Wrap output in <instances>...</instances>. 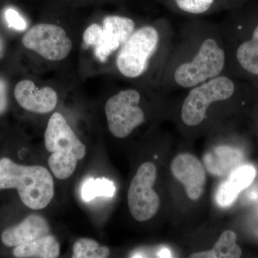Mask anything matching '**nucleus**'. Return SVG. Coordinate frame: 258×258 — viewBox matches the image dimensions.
Listing matches in <instances>:
<instances>
[{
  "mask_svg": "<svg viewBox=\"0 0 258 258\" xmlns=\"http://www.w3.org/2000/svg\"><path fill=\"white\" fill-rule=\"evenodd\" d=\"M115 186L114 183L106 178L91 179L85 181L81 189L83 200L89 202L97 197L112 198L114 196Z\"/></svg>",
  "mask_w": 258,
  "mask_h": 258,
  "instance_id": "6ab92c4d",
  "label": "nucleus"
},
{
  "mask_svg": "<svg viewBox=\"0 0 258 258\" xmlns=\"http://www.w3.org/2000/svg\"><path fill=\"white\" fill-rule=\"evenodd\" d=\"M16 189L22 203L31 210L47 208L55 194L50 171L43 166H24L8 158L0 160V190Z\"/></svg>",
  "mask_w": 258,
  "mask_h": 258,
  "instance_id": "20e7f679",
  "label": "nucleus"
},
{
  "mask_svg": "<svg viewBox=\"0 0 258 258\" xmlns=\"http://www.w3.org/2000/svg\"><path fill=\"white\" fill-rule=\"evenodd\" d=\"M242 249L237 244V235L232 230L222 232L218 240L210 250L191 254V258H239Z\"/></svg>",
  "mask_w": 258,
  "mask_h": 258,
  "instance_id": "a211bd4d",
  "label": "nucleus"
},
{
  "mask_svg": "<svg viewBox=\"0 0 258 258\" xmlns=\"http://www.w3.org/2000/svg\"><path fill=\"white\" fill-rule=\"evenodd\" d=\"M227 50L220 25L192 18L181 25L175 36L158 90H189L227 74Z\"/></svg>",
  "mask_w": 258,
  "mask_h": 258,
  "instance_id": "f257e3e1",
  "label": "nucleus"
},
{
  "mask_svg": "<svg viewBox=\"0 0 258 258\" xmlns=\"http://www.w3.org/2000/svg\"><path fill=\"white\" fill-rule=\"evenodd\" d=\"M103 28L97 24H93L83 33V40L88 46H93L94 48L99 45L101 42Z\"/></svg>",
  "mask_w": 258,
  "mask_h": 258,
  "instance_id": "412c9836",
  "label": "nucleus"
},
{
  "mask_svg": "<svg viewBox=\"0 0 258 258\" xmlns=\"http://www.w3.org/2000/svg\"><path fill=\"white\" fill-rule=\"evenodd\" d=\"M60 252V243L50 234L20 244L13 249V255L19 258H55Z\"/></svg>",
  "mask_w": 258,
  "mask_h": 258,
  "instance_id": "dca6fc26",
  "label": "nucleus"
},
{
  "mask_svg": "<svg viewBox=\"0 0 258 258\" xmlns=\"http://www.w3.org/2000/svg\"><path fill=\"white\" fill-rule=\"evenodd\" d=\"M172 24L165 18L136 28L118 51L115 67L128 79H146L158 89L175 39Z\"/></svg>",
  "mask_w": 258,
  "mask_h": 258,
  "instance_id": "f03ea898",
  "label": "nucleus"
},
{
  "mask_svg": "<svg viewBox=\"0 0 258 258\" xmlns=\"http://www.w3.org/2000/svg\"><path fill=\"white\" fill-rule=\"evenodd\" d=\"M157 177V169L152 162L141 164L131 182L128 205L131 215L138 222L151 220L159 211L160 200L153 189Z\"/></svg>",
  "mask_w": 258,
  "mask_h": 258,
  "instance_id": "6e6552de",
  "label": "nucleus"
},
{
  "mask_svg": "<svg viewBox=\"0 0 258 258\" xmlns=\"http://www.w3.org/2000/svg\"><path fill=\"white\" fill-rule=\"evenodd\" d=\"M171 10L191 18H200L225 8L227 0H169Z\"/></svg>",
  "mask_w": 258,
  "mask_h": 258,
  "instance_id": "f3484780",
  "label": "nucleus"
},
{
  "mask_svg": "<svg viewBox=\"0 0 258 258\" xmlns=\"http://www.w3.org/2000/svg\"><path fill=\"white\" fill-rule=\"evenodd\" d=\"M255 169L251 165H240L229 174L217 189L216 201L222 208H227L235 203L241 191L247 188L255 177Z\"/></svg>",
  "mask_w": 258,
  "mask_h": 258,
  "instance_id": "4468645a",
  "label": "nucleus"
},
{
  "mask_svg": "<svg viewBox=\"0 0 258 258\" xmlns=\"http://www.w3.org/2000/svg\"><path fill=\"white\" fill-rule=\"evenodd\" d=\"M110 254L108 247L101 245L97 241L89 238H81L75 242L73 248L74 258H106Z\"/></svg>",
  "mask_w": 258,
  "mask_h": 258,
  "instance_id": "aec40b11",
  "label": "nucleus"
},
{
  "mask_svg": "<svg viewBox=\"0 0 258 258\" xmlns=\"http://www.w3.org/2000/svg\"><path fill=\"white\" fill-rule=\"evenodd\" d=\"M8 106V85L6 81L0 77V115L6 111Z\"/></svg>",
  "mask_w": 258,
  "mask_h": 258,
  "instance_id": "5701e85b",
  "label": "nucleus"
},
{
  "mask_svg": "<svg viewBox=\"0 0 258 258\" xmlns=\"http://www.w3.org/2000/svg\"><path fill=\"white\" fill-rule=\"evenodd\" d=\"M24 46L47 60H63L72 50L73 43L64 29L52 24L32 27L23 38Z\"/></svg>",
  "mask_w": 258,
  "mask_h": 258,
  "instance_id": "1a4fd4ad",
  "label": "nucleus"
},
{
  "mask_svg": "<svg viewBox=\"0 0 258 258\" xmlns=\"http://www.w3.org/2000/svg\"><path fill=\"white\" fill-rule=\"evenodd\" d=\"M173 175L185 186L188 198L196 201L201 198L206 184V170L198 158L190 154H181L171 164Z\"/></svg>",
  "mask_w": 258,
  "mask_h": 258,
  "instance_id": "9b49d317",
  "label": "nucleus"
},
{
  "mask_svg": "<svg viewBox=\"0 0 258 258\" xmlns=\"http://www.w3.org/2000/svg\"><path fill=\"white\" fill-rule=\"evenodd\" d=\"M50 234L48 222L40 215L27 217L18 225L3 231L1 240L7 247H17Z\"/></svg>",
  "mask_w": 258,
  "mask_h": 258,
  "instance_id": "ddd939ff",
  "label": "nucleus"
},
{
  "mask_svg": "<svg viewBox=\"0 0 258 258\" xmlns=\"http://www.w3.org/2000/svg\"><path fill=\"white\" fill-rule=\"evenodd\" d=\"M44 139L45 149L52 154L48 164L52 174L58 179H69L86 156V146L58 112L51 115Z\"/></svg>",
  "mask_w": 258,
  "mask_h": 258,
  "instance_id": "423d86ee",
  "label": "nucleus"
},
{
  "mask_svg": "<svg viewBox=\"0 0 258 258\" xmlns=\"http://www.w3.org/2000/svg\"><path fill=\"white\" fill-rule=\"evenodd\" d=\"M158 255H159V257H170L171 253L170 252H169V249H163L159 252Z\"/></svg>",
  "mask_w": 258,
  "mask_h": 258,
  "instance_id": "b1692460",
  "label": "nucleus"
},
{
  "mask_svg": "<svg viewBox=\"0 0 258 258\" xmlns=\"http://www.w3.org/2000/svg\"><path fill=\"white\" fill-rule=\"evenodd\" d=\"M243 154L235 148L221 146L212 149L204 157L205 167L210 174L215 176L230 174L241 165Z\"/></svg>",
  "mask_w": 258,
  "mask_h": 258,
  "instance_id": "2eb2a0df",
  "label": "nucleus"
},
{
  "mask_svg": "<svg viewBox=\"0 0 258 258\" xmlns=\"http://www.w3.org/2000/svg\"><path fill=\"white\" fill-rule=\"evenodd\" d=\"M133 19L120 15H108L103 20V34L99 45L95 48L98 60L105 62L108 57L119 50L136 30Z\"/></svg>",
  "mask_w": 258,
  "mask_h": 258,
  "instance_id": "9d476101",
  "label": "nucleus"
},
{
  "mask_svg": "<svg viewBox=\"0 0 258 258\" xmlns=\"http://www.w3.org/2000/svg\"><path fill=\"white\" fill-rule=\"evenodd\" d=\"M142 96L135 88H127L108 98L105 106L107 125L113 137L124 139L146 121L140 106Z\"/></svg>",
  "mask_w": 258,
  "mask_h": 258,
  "instance_id": "0eeeda50",
  "label": "nucleus"
},
{
  "mask_svg": "<svg viewBox=\"0 0 258 258\" xmlns=\"http://www.w3.org/2000/svg\"><path fill=\"white\" fill-rule=\"evenodd\" d=\"M5 17H6L7 21L11 28L18 30H24L26 28L27 25L25 20L20 16L16 10L12 9V8L7 10Z\"/></svg>",
  "mask_w": 258,
  "mask_h": 258,
  "instance_id": "4be33fe9",
  "label": "nucleus"
},
{
  "mask_svg": "<svg viewBox=\"0 0 258 258\" xmlns=\"http://www.w3.org/2000/svg\"><path fill=\"white\" fill-rule=\"evenodd\" d=\"M249 86L248 83L223 74L190 88L179 108L181 123L191 128L202 126L206 122L212 103L233 100Z\"/></svg>",
  "mask_w": 258,
  "mask_h": 258,
  "instance_id": "39448f33",
  "label": "nucleus"
},
{
  "mask_svg": "<svg viewBox=\"0 0 258 258\" xmlns=\"http://www.w3.org/2000/svg\"><path fill=\"white\" fill-rule=\"evenodd\" d=\"M15 97L24 109L41 114L53 111L58 99L57 93L52 88L38 89L35 83L29 80H24L16 85Z\"/></svg>",
  "mask_w": 258,
  "mask_h": 258,
  "instance_id": "f8f14e48",
  "label": "nucleus"
},
{
  "mask_svg": "<svg viewBox=\"0 0 258 258\" xmlns=\"http://www.w3.org/2000/svg\"><path fill=\"white\" fill-rule=\"evenodd\" d=\"M227 74L258 89V9L235 11L220 23Z\"/></svg>",
  "mask_w": 258,
  "mask_h": 258,
  "instance_id": "7ed1b4c3",
  "label": "nucleus"
}]
</instances>
